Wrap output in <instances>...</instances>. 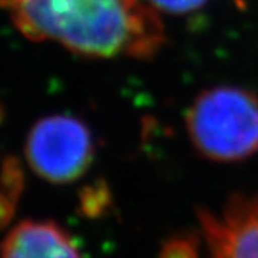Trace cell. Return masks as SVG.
<instances>
[{
    "instance_id": "obj_8",
    "label": "cell",
    "mask_w": 258,
    "mask_h": 258,
    "mask_svg": "<svg viewBox=\"0 0 258 258\" xmlns=\"http://www.w3.org/2000/svg\"><path fill=\"white\" fill-rule=\"evenodd\" d=\"M145 2L157 13L187 14L201 10L209 0H145Z\"/></svg>"
},
{
    "instance_id": "obj_10",
    "label": "cell",
    "mask_w": 258,
    "mask_h": 258,
    "mask_svg": "<svg viewBox=\"0 0 258 258\" xmlns=\"http://www.w3.org/2000/svg\"><path fill=\"white\" fill-rule=\"evenodd\" d=\"M4 115H5V110H4V106L0 104V123H2V120H4Z\"/></svg>"
},
{
    "instance_id": "obj_4",
    "label": "cell",
    "mask_w": 258,
    "mask_h": 258,
    "mask_svg": "<svg viewBox=\"0 0 258 258\" xmlns=\"http://www.w3.org/2000/svg\"><path fill=\"white\" fill-rule=\"evenodd\" d=\"M209 258H258V191L235 195L218 210L199 215Z\"/></svg>"
},
{
    "instance_id": "obj_9",
    "label": "cell",
    "mask_w": 258,
    "mask_h": 258,
    "mask_svg": "<svg viewBox=\"0 0 258 258\" xmlns=\"http://www.w3.org/2000/svg\"><path fill=\"white\" fill-rule=\"evenodd\" d=\"M14 204L16 202L7 196L2 190H0V230L5 229L10 221L13 219L14 216Z\"/></svg>"
},
{
    "instance_id": "obj_5",
    "label": "cell",
    "mask_w": 258,
    "mask_h": 258,
    "mask_svg": "<svg viewBox=\"0 0 258 258\" xmlns=\"http://www.w3.org/2000/svg\"><path fill=\"white\" fill-rule=\"evenodd\" d=\"M0 258H81V253L53 221H24L4 239Z\"/></svg>"
},
{
    "instance_id": "obj_2",
    "label": "cell",
    "mask_w": 258,
    "mask_h": 258,
    "mask_svg": "<svg viewBox=\"0 0 258 258\" xmlns=\"http://www.w3.org/2000/svg\"><path fill=\"white\" fill-rule=\"evenodd\" d=\"M195 150L209 160L239 162L258 153V97L236 86H215L193 100L185 115Z\"/></svg>"
},
{
    "instance_id": "obj_7",
    "label": "cell",
    "mask_w": 258,
    "mask_h": 258,
    "mask_svg": "<svg viewBox=\"0 0 258 258\" xmlns=\"http://www.w3.org/2000/svg\"><path fill=\"white\" fill-rule=\"evenodd\" d=\"M106 204H107V193L103 185L86 187L80 195L81 213L89 218L98 216L103 212V209L106 207Z\"/></svg>"
},
{
    "instance_id": "obj_1",
    "label": "cell",
    "mask_w": 258,
    "mask_h": 258,
    "mask_svg": "<svg viewBox=\"0 0 258 258\" xmlns=\"http://www.w3.org/2000/svg\"><path fill=\"white\" fill-rule=\"evenodd\" d=\"M34 42H56L90 59L153 58L165 42L159 14L145 0H0Z\"/></svg>"
},
{
    "instance_id": "obj_6",
    "label": "cell",
    "mask_w": 258,
    "mask_h": 258,
    "mask_svg": "<svg viewBox=\"0 0 258 258\" xmlns=\"http://www.w3.org/2000/svg\"><path fill=\"white\" fill-rule=\"evenodd\" d=\"M24 185L25 176L19 160L16 157H7L0 168V190L16 202L24 191Z\"/></svg>"
},
{
    "instance_id": "obj_3",
    "label": "cell",
    "mask_w": 258,
    "mask_h": 258,
    "mask_svg": "<svg viewBox=\"0 0 258 258\" xmlns=\"http://www.w3.org/2000/svg\"><path fill=\"white\" fill-rule=\"evenodd\" d=\"M94 137L84 121L72 115H50L36 121L25 142L31 170L51 183H70L90 167Z\"/></svg>"
}]
</instances>
